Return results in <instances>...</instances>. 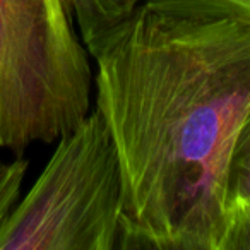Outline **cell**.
Instances as JSON below:
<instances>
[{
	"instance_id": "1",
	"label": "cell",
	"mask_w": 250,
	"mask_h": 250,
	"mask_svg": "<svg viewBox=\"0 0 250 250\" xmlns=\"http://www.w3.org/2000/svg\"><path fill=\"white\" fill-rule=\"evenodd\" d=\"M91 57L124 177L125 250H221L250 21L144 9Z\"/></svg>"
},
{
	"instance_id": "2",
	"label": "cell",
	"mask_w": 250,
	"mask_h": 250,
	"mask_svg": "<svg viewBox=\"0 0 250 250\" xmlns=\"http://www.w3.org/2000/svg\"><path fill=\"white\" fill-rule=\"evenodd\" d=\"M70 0H0V147L53 143L89 113L93 70Z\"/></svg>"
},
{
	"instance_id": "3",
	"label": "cell",
	"mask_w": 250,
	"mask_h": 250,
	"mask_svg": "<svg viewBox=\"0 0 250 250\" xmlns=\"http://www.w3.org/2000/svg\"><path fill=\"white\" fill-rule=\"evenodd\" d=\"M124 177L100 110L59 137L0 228V250H125Z\"/></svg>"
},
{
	"instance_id": "4",
	"label": "cell",
	"mask_w": 250,
	"mask_h": 250,
	"mask_svg": "<svg viewBox=\"0 0 250 250\" xmlns=\"http://www.w3.org/2000/svg\"><path fill=\"white\" fill-rule=\"evenodd\" d=\"M70 5L89 55L144 9L165 14L229 16L250 21V0H70Z\"/></svg>"
},
{
	"instance_id": "5",
	"label": "cell",
	"mask_w": 250,
	"mask_h": 250,
	"mask_svg": "<svg viewBox=\"0 0 250 250\" xmlns=\"http://www.w3.org/2000/svg\"><path fill=\"white\" fill-rule=\"evenodd\" d=\"M247 211H250V110L243 118L233 146L226 184L228 219Z\"/></svg>"
},
{
	"instance_id": "6",
	"label": "cell",
	"mask_w": 250,
	"mask_h": 250,
	"mask_svg": "<svg viewBox=\"0 0 250 250\" xmlns=\"http://www.w3.org/2000/svg\"><path fill=\"white\" fill-rule=\"evenodd\" d=\"M28 160L18 158L14 161H0V228L7 221L11 212L19 202L22 180L28 171Z\"/></svg>"
},
{
	"instance_id": "7",
	"label": "cell",
	"mask_w": 250,
	"mask_h": 250,
	"mask_svg": "<svg viewBox=\"0 0 250 250\" xmlns=\"http://www.w3.org/2000/svg\"><path fill=\"white\" fill-rule=\"evenodd\" d=\"M221 250H250V211L238 212L228 219Z\"/></svg>"
}]
</instances>
